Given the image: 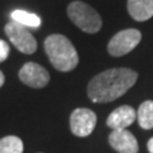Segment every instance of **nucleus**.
Wrapping results in <instances>:
<instances>
[{"label": "nucleus", "mask_w": 153, "mask_h": 153, "mask_svg": "<svg viewBox=\"0 0 153 153\" xmlns=\"http://www.w3.org/2000/svg\"><path fill=\"white\" fill-rule=\"evenodd\" d=\"M135 119H137L135 110L128 106V105H124V106L115 108L108 115L106 124L112 130H120V129H126L128 126H130L135 121Z\"/></svg>", "instance_id": "1a4fd4ad"}, {"label": "nucleus", "mask_w": 153, "mask_h": 153, "mask_svg": "<svg viewBox=\"0 0 153 153\" xmlns=\"http://www.w3.org/2000/svg\"><path fill=\"white\" fill-rule=\"evenodd\" d=\"M4 30L9 41L23 54L31 55L37 50V41L32 33L27 30V27L12 21L5 26Z\"/></svg>", "instance_id": "20e7f679"}, {"label": "nucleus", "mask_w": 153, "mask_h": 153, "mask_svg": "<svg viewBox=\"0 0 153 153\" xmlns=\"http://www.w3.org/2000/svg\"><path fill=\"white\" fill-rule=\"evenodd\" d=\"M138 74L129 68L107 69L91 79L88 97L92 102H110L125 94L137 82Z\"/></svg>", "instance_id": "f257e3e1"}, {"label": "nucleus", "mask_w": 153, "mask_h": 153, "mask_svg": "<svg viewBox=\"0 0 153 153\" xmlns=\"http://www.w3.org/2000/svg\"><path fill=\"white\" fill-rule=\"evenodd\" d=\"M68 16L76 27L87 33H96L102 27L101 16L83 1L70 3L68 7Z\"/></svg>", "instance_id": "7ed1b4c3"}, {"label": "nucleus", "mask_w": 153, "mask_h": 153, "mask_svg": "<svg viewBox=\"0 0 153 153\" xmlns=\"http://www.w3.org/2000/svg\"><path fill=\"white\" fill-rule=\"evenodd\" d=\"M19 79L28 87L44 88L50 82V74L37 63H26L19 70Z\"/></svg>", "instance_id": "0eeeda50"}, {"label": "nucleus", "mask_w": 153, "mask_h": 153, "mask_svg": "<svg viewBox=\"0 0 153 153\" xmlns=\"http://www.w3.org/2000/svg\"><path fill=\"white\" fill-rule=\"evenodd\" d=\"M137 119L140 128L149 130L153 129V101L143 102L137 111Z\"/></svg>", "instance_id": "f8f14e48"}, {"label": "nucleus", "mask_w": 153, "mask_h": 153, "mask_svg": "<svg viewBox=\"0 0 153 153\" xmlns=\"http://www.w3.org/2000/svg\"><path fill=\"white\" fill-rule=\"evenodd\" d=\"M142 40V33L135 28L120 31L110 40L107 51L112 56H123L129 54L138 46Z\"/></svg>", "instance_id": "39448f33"}, {"label": "nucleus", "mask_w": 153, "mask_h": 153, "mask_svg": "<svg viewBox=\"0 0 153 153\" xmlns=\"http://www.w3.org/2000/svg\"><path fill=\"white\" fill-rule=\"evenodd\" d=\"M147 147H148V151H149V153H153V138H151V139L148 140Z\"/></svg>", "instance_id": "2eb2a0df"}, {"label": "nucleus", "mask_w": 153, "mask_h": 153, "mask_svg": "<svg viewBox=\"0 0 153 153\" xmlns=\"http://www.w3.org/2000/svg\"><path fill=\"white\" fill-rule=\"evenodd\" d=\"M97 116L89 108H75L70 115V130L76 137H88L94 130Z\"/></svg>", "instance_id": "423d86ee"}, {"label": "nucleus", "mask_w": 153, "mask_h": 153, "mask_svg": "<svg viewBox=\"0 0 153 153\" xmlns=\"http://www.w3.org/2000/svg\"><path fill=\"white\" fill-rule=\"evenodd\" d=\"M4 82H5V76H4V74H3V71L0 70V87L4 84Z\"/></svg>", "instance_id": "dca6fc26"}, {"label": "nucleus", "mask_w": 153, "mask_h": 153, "mask_svg": "<svg viewBox=\"0 0 153 153\" xmlns=\"http://www.w3.org/2000/svg\"><path fill=\"white\" fill-rule=\"evenodd\" d=\"M9 52H10L9 45L4 40H0V63H3V61H5L8 59Z\"/></svg>", "instance_id": "4468645a"}, {"label": "nucleus", "mask_w": 153, "mask_h": 153, "mask_svg": "<svg viewBox=\"0 0 153 153\" xmlns=\"http://www.w3.org/2000/svg\"><path fill=\"white\" fill-rule=\"evenodd\" d=\"M12 21L19 23V25L25 26V27H30V28H38L41 26V18L35 13H30L27 10H22V9H16L13 10L12 14Z\"/></svg>", "instance_id": "9b49d317"}, {"label": "nucleus", "mask_w": 153, "mask_h": 153, "mask_svg": "<svg viewBox=\"0 0 153 153\" xmlns=\"http://www.w3.org/2000/svg\"><path fill=\"white\" fill-rule=\"evenodd\" d=\"M128 12L138 22L153 17V0H128Z\"/></svg>", "instance_id": "9d476101"}, {"label": "nucleus", "mask_w": 153, "mask_h": 153, "mask_svg": "<svg viewBox=\"0 0 153 153\" xmlns=\"http://www.w3.org/2000/svg\"><path fill=\"white\" fill-rule=\"evenodd\" d=\"M0 153H23V142L16 135H8L0 139Z\"/></svg>", "instance_id": "ddd939ff"}, {"label": "nucleus", "mask_w": 153, "mask_h": 153, "mask_svg": "<svg viewBox=\"0 0 153 153\" xmlns=\"http://www.w3.org/2000/svg\"><path fill=\"white\" fill-rule=\"evenodd\" d=\"M108 143L119 153H138L139 149L137 138L126 129L114 130L108 137Z\"/></svg>", "instance_id": "6e6552de"}, {"label": "nucleus", "mask_w": 153, "mask_h": 153, "mask_svg": "<svg viewBox=\"0 0 153 153\" xmlns=\"http://www.w3.org/2000/svg\"><path fill=\"white\" fill-rule=\"evenodd\" d=\"M45 51L50 63L56 70L70 71L79 61L74 45L63 35H51L45 40Z\"/></svg>", "instance_id": "f03ea898"}]
</instances>
